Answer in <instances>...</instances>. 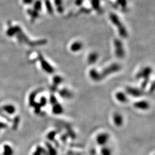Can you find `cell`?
<instances>
[{"instance_id": "6da1fadb", "label": "cell", "mask_w": 155, "mask_h": 155, "mask_svg": "<svg viewBox=\"0 0 155 155\" xmlns=\"http://www.w3.org/2000/svg\"><path fill=\"white\" fill-rule=\"evenodd\" d=\"M82 46L83 45H82V44L81 42H74L71 45V50H72L73 51H75V52H77L82 48Z\"/></svg>"}, {"instance_id": "7a4b0ae2", "label": "cell", "mask_w": 155, "mask_h": 155, "mask_svg": "<svg viewBox=\"0 0 155 155\" xmlns=\"http://www.w3.org/2000/svg\"><path fill=\"white\" fill-rule=\"evenodd\" d=\"M116 97L119 101H121L122 102H124L127 101V97L122 92H118L116 95Z\"/></svg>"}, {"instance_id": "3957f363", "label": "cell", "mask_w": 155, "mask_h": 155, "mask_svg": "<svg viewBox=\"0 0 155 155\" xmlns=\"http://www.w3.org/2000/svg\"><path fill=\"white\" fill-rule=\"evenodd\" d=\"M97 57H98V55L96 54H95V53L91 54V55H90V56L89 57V62L90 63L95 62L96 60H97Z\"/></svg>"}, {"instance_id": "277c9868", "label": "cell", "mask_w": 155, "mask_h": 155, "mask_svg": "<svg viewBox=\"0 0 155 155\" xmlns=\"http://www.w3.org/2000/svg\"><path fill=\"white\" fill-rule=\"evenodd\" d=\"M12 153V149H11V148H10L8 145H7V148L5 149V152L4 153L5 155H11V154Z\"/></svg>"}]
</instances>
